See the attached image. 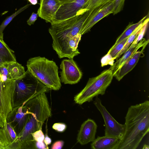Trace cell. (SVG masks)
<instances>
[{"mask_svg": "<svg viewBox=\"0 0 149 149\" xmlns=\"http://www.w3.org/2000/svg\"><path fill=\"white\" fill-rule=\"evenodd\" d=\"M64 144V142L62 140L57 141L54 142L51 147L52 149H61Z\"/></svg>", "mask_w": 149, "mask_h": 149, "instance_id": "33", "label": "cell"}, {"mask_svg": "<svg viewBox=\"0 0 149 149\" xmlns=\"http://www.w3.org/2000/svg\"><path fill=\"white\" fill-rule=\"evenodd\" d=\"M139 41L136 44H132L122 57L113 63L109 69L113 71V73L114 72L129 59L139 48L143 47L144 48L148 43L149 40L143 38Z\"/></svg>", "mask_w": 149, "mask_h": 149, "instance_id": "17", "label": "cell"}, {"mask_svg": "<svg viewBox=\"0 0 149 149\" xmlns=\"http://www.w3.org/2000/svg\"><path fill=\"white\" fill-rule=\"evenodd\" d=\"M147 17V15L145 16L138 22L135 24L130 23L126 29L118 37L114 44L111 48V49L122 40L129 37L135 30L137 27L141 24Z\"/></svg>", "mask_w": 149, "mask_h": 149, "instance_id": "23", "label": "cell"}, {"mask_svg": "<svg viewBox=\"0 0 149 149\" xmlns=\"http://www.w3.org/2000/svg\"><path fill=\"white\" fill-rule=\"evenodd\" d=\"M128 37L125 38L111 49H110L107 54L110 57L112 61L116 59V57L125 45Z\"/></svg>", "mask_w": 149, "mask_h": 149, "instance_id": "25", "label": "cell"}, {"mask_svg": "<svg viewBox=\"0 0 149 149\" xmlns=\"http://www.w3.org/2000/svg\"><path fill=\"white\" fill-rule=\"evenodd\" d=\"M35 147L36 149H46L48 148L47 146H46L44 141L35 142Z\"/></svg>", "mask_w": 149, "mask_h": 149, "instance_id": "34", "label": "cell"}, {"mask_svg": "<svg viewBox=\"0 0 149 149\" xmlns=\"http://www.w3.org/2000/svg\"><path fill=\"white\" fill-rule=\"evenodd\" d=\"M125 118V131L116 149H136L149 132V101L131 106Z\"/></svg>", "mask_w": 149, "mask_h": 149, "instance_id": "1", "label": "cell"}, {"mask_svg": "<svg viewBox=\"0 0 149 149\" xmlns=\"http://www.w3.org/2000/svg\"><path fill=\"white\" fill-rule=\"evenodd\" d=\"M73 59H63L60 64V78L61 82L64 84H77L82 77V72Z\"/></svg>", "mask_w": 149, "mask_h": 149, "instance_id": "10", "label": "cell"}, {"mask_svg": "<svg viewBox=\"0 0 149 149\" xmlns=\"http://www.w3.org/2000/svg\"><path fill=\"white\" fill-rule=\"evenodd\" d=\"M81 36L78 33L71 38L52 42L53 48L58 57L60 58L67 57L73 59L74 57L79 54L80 52L78 47Z\"/></svg>", "mask_w": 149, "mask_h": 149, "instance_id": "9", "label": "cell"}, {"mask_svg": "<svg viewBox=\"0 0 149 149\" xmlns=\"http://www.w3.org/2000/svg\"><path fill=\"white\" fill-rule=\"evenodd\" d=\"M4 63L0 66V74L2 76L6 77L8 79H12Z\"/></svg>", "mask_w": 149, "mask_h": 149, "instance_id": "31", "label": "cell"}, {"mask_svg": "<svg viewBox=\"0 0 149 149\" xmlns=\"http://www.w3.org/2000/svg\"><path fill=\"white\" fill-rule=\"evenodd\" d=\"M63 4L73 2L75 0H58Z\"/></svg>", "mask_w": 149, "mask_h": 149, "instance_id": "36", "label": "cell"}, {"mask_svg": "<svg viewBox=\"0 0 149 149\" xmlns=\"http://www.w3.org/2000/svg\"><path fill=\"white\" fill-rule=\"evenodd\" d=\"M120 139L116 137L98 136L92 142V149H116Z\"/></svg>", "mask_w": 149, "mask_h": 149, "instance_id": "19", "label": "cell"}, {"mask_svg": "<svg viewBox=\"0 0 149 149\" xmlns=\"http://www.w3.org/2000/svg\"><path fill=\"white\" fill-rule=\"evenodd\" d=\"M31 4H27L23 7L19 8L18 10L11 15L7 17L0 25V39L3 40V32L6 27L10 22L17 15L27 8Z\"/></svg>", "mask_w": 149, "mask_h": 149, "instance_id": "24", "label": "cell"}, {"mask_svg": "<svg viewBox=\"0 0 149 149\" xmlns=\"http://www.w3.org/2000/svg\"><path fill=\"white\" fill-rule=\"evenodd\" d=\"M113 77V71L109 69L96 77L90 78L85 87L74 97L75 103L81 105L93 101L94 97L99 95H104Z\"/></svg>", "mask_w": 149, "mask_h": 149, "instance_id": "6", "label": "cell"}, {"mask_svg": "<svg viewBox=\"0 0 149 149\" xmlns=\"http://www.w3.org/2000/svg\"><path fill=\"white\" fill-rule=\"evenodd\" d=\"M89 0H75L61 5L56 13L52 21L56 23L76 15L78 12L83 9Z\"/></svg>", "mask_w": 149, "mask_h": 149, "instance_id": "12", "label": "cell"}, {"mask_svg": "<svg viewBox=\"0 0 149 149\" xmlns=\"http://www.w3.org/2000/svg\"><path fill=\"white\" fill-rule=\"evenodd\" d=\"M45 93L38 94L25 104L28 110V116L24 127L18 135L21 149H36L32 134L42 129L45 122L52 116Z\"/></svg>", "mask_w": 149, "mask_h": 149, "instance_id": "2", "label": "cell"}, {"mask_svg": "<svg viewBox=\"0 0 149 149\" xmlns=\"http://www.w3.org/2000/svg\"><path fill=\"white\" fill-rule=\"evenodd\" d=\"M9 73L12 79L16 80L23 76L25 73L24 67L16 61L5 63Z\"/></svg>", "mask_w": 149, "mask_h": 149, "instance_id": "20", "label": "cell"}, {"mask_svg": "<svg viewBox=\"0 0 149 149\" xmlns=\"http://www.w3.org/2000/svg\"><path fill=\"white\" fill-rule=\"evenodd\" d=\"M112 0H89L85 5L83 9L86 10L94 9Z\"/></svg>", "mask_w": 149, "mask_h": 149, "instance_id": "26", "label": "cell"}, {"mask_svg": "<svg viewBox=\"0 0 149 149\" xmlns=\"http://www.w3.org/2000/svg\"><path fill=\"white\" fill-rule=\"evenodd\" d=\"M148 24V23H146L141 28L137 36L132 44H136L143 38L146 31Z\"/></svg>", "mask_w": 149, "mask_h": 149, "instance_id": "29", "label": "cell"}, {"mask_svg": "<svg viewBox=\"0 0 149 149\" xmlns=\"http://www.w3.org/2000/svg\"><path fill=\"white\" fill-rule=\"evenodd\" d=\"M50 90L27 70L23 76L15 80L13 108L25 104L42 92Z\"/></svg>", "mask_w": 149, "mask_h": 149, "instance_id": "4", "label": "cell"}, {"mask_svg": "<svg viewBox=\"0 0 149 149\" xmlns=\"http://www.w3.org/2000/svg\"><path fill=\"white\" fill-rule=\"evenodd\" d=\"M136 51L134 54L122 65L113 72V77L120 81L127 73L130 71L136 66L143 52Z\"/></svg>", "mask_w": 149, "mask_h": 149, "instance_id": "18", "label": "cell"}, {"mask_svg": "<svg viewBox=\"0 0 149 149\" xmlns=\"http://www.w3.org/2000/svg\"><path fill=\"white\" fill-rule=\"evenodd\" d=\"M62 4L58 0H40L37 13L40 17L52 24L56 13Z\"/></svg>", "mask_w": 149, "mask_h": 149, "instance_id": "16", "label": "cell"}, {"mask_svg": "<svg viewBox=\"0 0 149 149\" xmlns=\"http://www.w3.org/2000/svg\"><path fill=\"white\" fill-rule=\"evenodd\" d=\"M15 80L7 79L0 80V115L4 122L13 109V97Z\"/></svg>", "mask_w": 149, "mask_h": 149, "instance_id": "8", "label": "cell"}, {"mask_svg": "<svg viewBox=\"0 0 149 149\" xmlns=\"http://www.w3.org/2000/svg\"><path fill=\"white\" fill-rule=\"evenodd\" d=\"M114 0L94 9L85 22L79 32L81 36L90 31L91 28L103 18L113 13Z\"/></svg>", "mask_w": 149, "mask_h": 149, "instance_id": "11", "label": "cell"}, {"mask_svg": "<svg viewBox=\"0 0 149 149\" xmlns=\"http://www.w3.org/2000/svg\"><path fill=\"white\" fill-rule=\"evenodd\" d=\"M44 141L45 143L47 146L48 145L51 143L52 140L51 138L47 135H46V136L45 137Z\"/></svg>", "mask_w": 149, "mask_h": 149, "instance_id": "35", "label": "cell"}, {"mask_svg": "<svg viewBox=\"0 0 149 149\" xmlns=\"http://www.w3.org/2000/svg\"><path fill=\"white\" fill-rule=\"evenodd\" d=\"M149 20V19L148 17H147L128 37V38L125 45L122 50L118 54L116 57V58H119L127 50L137 36L141 28L145 24L147 23H148Z\"/></svg>", "mask_w": 149, "mask_h": 149, "instance_id": "22", "label": "cell"}, {"mask_svg": "<svg viewBox=\"0 0 149 149\" xmlns=\"http://www.w3.org/2000/svg\"><path fill=\"white\" fill-rule=\"evenodd\" d=\"M1 75L0 74V80H1Z\"/></svg>", "mask_w": 149, "mask_h": 149, "instance_id": "41", "label": "cell"}, {"mask_svg": "<svg viewBox=\"0 0 149 149\" xmlns=\"http://www.w3.org/2000/svg\"><path fill=\"white\" fill-rule=\"evenodd\" d=\"M93 103L103 118L105 125V136L116 137L120 140L125 131V124H120L115 119L102 105L98 96L96 97Z\"/></svg>", "mask_w": 149, "mask_h": 149, "instance_id": "7", "label": "cell"}, {"mask_svg": "<svg viewBox=\"0 0 149 149\" xmlns=\"http://www.w3.org/2000/svg\"><path fill=\"white\" fill-rule=\"evenodd\" d=\"M125 0H114L113 15L117 14L123 9Z\"/></svg>", "mask_w": 149, "mask_h": 149, "instance_id": "27", "label": "cell"}, {"mask_svg": "<svg viewBox=\"0 0 149 149\" xmlns=\"http://www.w3.org/2000/svg\"><path fill=\"white\" fill-rule=\"evenodd\" d=\"M149 146H148L146 145H144L143 149H148Z\"/></svg>", "mask_w": 149, "mask_h": 149, "instance_id": "40", "label": "cell"}, {"mask_svg": "<svg viewBox=\"0 0 149 149\" xmlns=\"http://www.w3.org/2000/svg\"><path fill=\"white\" fill-rule=\"evenodd\" d=\"M14 52L3 40L0 39V56L4 63L16 61Z\"/></svg>", "mask_w": 149, "mask_h": 149, "instance_id": "21", "label": "cell"}, {"mask_svg": "<svg viewBox=\"0 0 149 149\" xmlns=\"http://www.w3.org/2000/svg\"><path fill=\"white\" fill-rule=\"evenodd\" d=\"M97 125L95 121L88 118L82 124L77 137V142L84 145L95 139Z\"/></svg>", "mask_w": 149, "mask_h": 149, "instance_id": "15", "label": "cell"}, {"mask_svg": "<svg viewBox=\"0 0 149 149\" xmlns=\"http://www.w3.org/2000/svg\"><path fill=\"white\" fill-rule=\"evenodd\" d=\"M25 104L13 108L6 118V122L10 123L17 135L24 127L28 116V110Z\"/></svg>", "mask_w": 149, "mask_h": 149, "instance_id": "14", "label": "cell"}, {"mask_svg": "<svg viewBox=\"0 0 149 149\" xmlns=\"http://www.w3.org/2000/svg\"><path fill=\"white\" fill-rule=\"evenodd\" d=\"M4 63H4L3 62V60H2V58L0 56V66L1 65H2Z\"/></svg>", "mask_w": 149, "mask_h": 149, "instance_id": "39", "label": "cell"}, {"mask_svg": "<svg viewBox=\"0 0 149 149\" xmlns=\"http://www.w3.org/2000/svg\"><path fill=\"white\" fill-rule=\"evenodd\" d=\"M32 135L33 140L35 142L44 141L45 136L42 129L36 131L33 133Z\"/></svg>", "mask_w": 149, "mask_h": 149, "instance_id": "28", "label": "cell"}, {"mask_svg": "<svg viewBox=\"0 0 149 149\" xmlns=\"http://www.w3.org/2000/svg\"><path fill=\"white\" fill-rule=\"evenodd\" d=\"M38 16L37 13L33 12L29 19L27 20V24L29 26L33 24L37 20Z\"/></svg>", "mask_w": 149, "mask_h": 149, "instance_id": "32", "label": "cell"}, {"mask_svg": "<svg viewBox=\"0 0 149 149\" xmlns=\"http://www.w3.org/2000/svg\"><path fill=\"white\" fill-rule=\"evenodd\" d=\"M28 71L50 90L58 91L61 86L56 63L45 57L31 58L27 62Z\"/></svg>", "mask_w": 149, "mask_h": 149, "instance_id": "3", "label": "cell"}, {"mask_svg": "<svg viewBox=\"0 0 149 149\" xmlns=\"http://www.w3.org/2000/svg\"><path fill=\"white\" fill-rule=\"evenodd\" d=\"M0 149H21L18 135L8 123L0 128Z\"/></svg>", "mask_w": 149, "mask_h": 149, "instance_id": "13", "label": "cell"}, {"mask_svg": "<svg viewBox=\"0 0 149 149\" xmlns=\"http://www.w3.org/2000/svg\"><path fill=\"white\" fill-rule=\"evenodd\" d=\"M4 125V121L0 115V128L3 127Z\"/></svg>", "mask_w": 149, "mask_h": 149, "instance_id": "37", "label": "cell"}, {"mask_svg": "<svg viewBox=\"0 0 149 149\" xmlns=\"http://www.w3.org/2000/svg\"><path fill=\"white\" fill-rule=\"evenodd\" d=\"M93 9H81L70 18L51 24L49 32L52 42L71 38L79 33L84 24Z\"/></svg>", "mask_w": 149, "mask_h": 149, "instance_id": "5", "label": "cell"}, {"mask_svg": "<svg viewBox=\"0 0 149 149\" xmlns=\"http://www.w3.org/2000/svg\"><path fill=\"white\" fill-rule=\"evenodd\" d=\"M30 3L33 5H35L38 3L37 0H27Z\"/></svg>", "mask_w": 149, "mask_h": 149, "instance_id": "38", "label": "cell"}, {"mask_svg": "<svg viewBox=\"0 0 149 149\" xmlns=\"http://www.w3.org/2000/svg\"><path fill=\"white\" fill-rule=\"evenodd\" d=\"M66 127L67 126L65 124L62 123H55L52 127L53 129L59 132H63L65 131Z\"/></svg>", "mask_w": 149, "mask_h": 149, "instance_id": "30", "label": "cell"}]
</instances>
